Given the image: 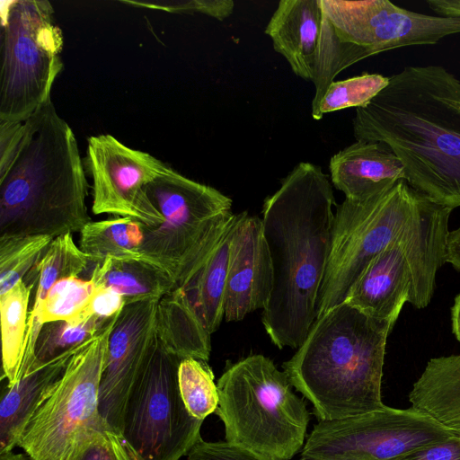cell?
Here are the masks:
<instances>
[{
  "label": "cell",
  "instance_id": "cell-29",
  "mask_svg": "<svg viewBox=\"0 0 460 460\" xmlns=\"http://www.w3.org/2000/svg\"><path fill=\"white\" fill-rule=\"evenodd\" d=\"M111 320L93 316L79 324H72L66 321L42 324L35 343L33 360L27 372L80 347L99 334Z\"/></svg>",
  "mask_w": 460,
  "mask_h": 460
},
{
  "label": "cell",
  "instance_id": "cell-16",
  "mask_svg": "<svg viewBox=\"0 0 460 460\" xmlns=\"http://www.w3.org/2000/svg\"><path fill=\"white\" fill-rule=\"evenodd\" d=\"M453 209L420 194L401 241L411 276L409 303L417 308L431 301L438 270L446 262L448 220Z\"/></svg>",
  "mask_w": 460,
  "mask_h": 460
},
{
  "label": "cell",
  "instance_id": "cell-20",
  "mask_svg": "<svg viewBox=\"0 0 460 460\" xmlns=\"http://www.w3.org/2000/svg\"><path fill=\"white\" fill-rule=\"evenodd\" d=\"M82 345L30 369L17 383L3 388L0 401V455L12 452L18 446L27 423L47 392Z\"/></svg>",
  "mask_w": 460,
  "mask_h": 460
},
{
  "label": "cell",
  "instance_id": "cell-10",
  "mask_svg": "<svg viewBox=\"0 0 460 460\" xmlns=\"http://www.w3.org/2000/svg\"><path fill=\"white\" fill-rule=\"evenodd\" d=\"M118 316L72 356L27 423L17 447L31 460H69L85 437L106 425L99 411V390Z\"/></svg>",
  "mask_w": 460,
  "mask_h": 460
},
{
  "label": "cell",
  "instance_id": "cell-37",
  "mask_svg": "<svg viewBox=\"0 0 460 460\" xmlns=\"http://www.w3.org/2000/svg\"><path fill=\"white\" fill-rule=\"evenodd\" d=\"M398 460H460V437L454 435L421 447Z\"/></svg>",
  "mask_w": 460,
  "mask_h": 460
},
{
  "label": "cell",
  "instance_id": "cell-6",
  "mask_svg": "<svg viewBox=\"0 0 460 460\" xmlns=\"http://www.w3.org/2000/svg\"><path fill=\"white\" fill-rule=\"evenodd\" d=\"M323 26L314 84L323 94L336 75L370 56L436 44L460 33V18L411 12L388 0H321Z\"/></svg>",
  "mask_w": 460,
  "mask_h": 460
},
{
  "label": "cell",
  "instance_id": "cell-1",
  "mask_svg": "<svg viewBox=\"0 0 460 460\" xmlns=\"http://www.w3.org/2000/svg\"><path fill=\"white\" fill-rule=\"evenodd\" d=\"M357 140L381 142L405 181L432 202L460 207V79L442 66H409L356 109Z\"/></svg>",
  "mask_w": 460,
  "mask_h": 460
},
{
  "label": "cell",
  "instance_id": "cell-13",
  "mask_svg": "<svg viewBox=\"0 0 460 460\" xmlns=\"http://www.w3.org/2000/svg\"><path fill=\"white\" fill-rule=\"evenodd\" d=\"M87 168L92 176L93 212L130 217L148 226L163 222L146 188L173 169L152 155L133 149L110 134L88 139Z\"/></svg>",
  "mask_w": 460,
  "mask_h": 460
},
{
  "label": "cell",
  "instance_id": "cell-14",
  "mask_svg": "<svg viewBox=\"0 0 460 460\" xmlns=\"http://www.w3.org/2000/svg\"><path fill=\"white\" fill-rule=\"evenodd\" d=\"M158 299L127 304L111 332L99 390V411L119 436L128 394L157 341Z\"/></svg>",
  "mask_w": 460,
  "mask_h": 460
},
{
  "label": "cell",
  "instance_id": "cell-38",
  "mask_svg": "<svg viewBox=\"0 0 460 460\" xmlns=\"http://www.w3.org/2000/svg\"><path fill=\"white\" fill-rule=\"evenodd\" d=\"M427 4L438 16L460 18V0H428Z\"/></svg>",
  "mask_w": 460,
  "mask_h": 460
},
{
  "label": "cell",
  "instance_id": "cell-23",
  "mask_svg": "<svg viewBox=\"0 0 460 460\" xmlns=\"http://www.w3.org/2000/svg\"><path fill=\"white\" fill-rule=\"evenodd\" d=\"M156 332L162 346L180 359H209L210 333L192 309L181 288L163 296L157 306Z\"/></svg>",
  "mask_w": 460,
  "mask_h": 460
},
{
  "label": "cell",
  "instance_id": "cell-28",
  "mask_svg": "<svg viewBox=\"0 0 460 460\" xmlns=\"http://www.w3.org/2000/svg\"><path fill=\"white\" fill-rule=\"evenodd\" d=\"M95 288L91 279L67 278L57 282L47 294L40 307L37 323L38 332L42 324L49 322L66 321L79 324L88 321L86 310Z\"/></svg>",
  "mask_w": 460,
  "mask_h": 460
},
{
  "label": "cell",
  "instance_id": "cell-40",
  "mask_svg": "<svg viewBox=\"0 0 460 460\" xmlns=\"http://www.w3.org/2000/svg\"><path fill=\"white\" fill-rule=\"evenodd\" d=\"M452 332L460 342V293L456 296L451 308Z\"/></svg>",
  "mask_w": 460,
  "mask_h": 460
},
{
  "label": "cell",
  "instance_id": "cell-18",
  "mask_svg": "<svg viewBox=\"0 0 460 460\" xmlns=\"http://www.w3.org/2000/svg\"><path fill=\"white\" fill-rule=\"evenodd\" d=\"M323 26L321 0H281L265 28L292 71L313 81Z\"/></svg>",
  "mask_w": 460,
  "mask_h": 460
},
{
  "label": "cell",
  "instance_id": "cell-5",
  "mask_svg": "<svg viewBox=\"0 0 460 460\" xmlns=\"http://www.w3.org/2000/svg\"><path fill=\"white\" fill-rule=\"evenodd\" d=\"M215 413L226 441L271 460H290L304 446L309 412L288 376L269 358L252 355L218 379Z\"/></svg>",
  "mask_w": 460,
  "mask_h": 460
},
{
  "label": "cell",
  "instance_id": "cell-2",
  "mask_svg": "<svg viewBox=\"0 0 460 460\" xmlns=\"http://www.w3.org/2000/svg\"><path fill=\"white\" fill-rule=\"evenodd\" d=\"M335 198L318 165L299 163L262 207L273 290L261 322L278 348L297 349L316 320L331 247Z\"/></svg>",
  "mask_w": 460,
  "mask_h": 460
},
{
  "label": "cell",
  "instance_id": "cell-24",
  "mask_svg": "<svg viewBox=\"0 0 460 460\" xmlns=\"http://www.w3.org/2000/svg\"><path fill=\"white\" fill-rule=\"evenodd\" d=\"M89 279L95 287L110 288L121 295L126 305L160 300L177 288L168 271L146 258L105 259L95 264Z\"/></svg>",
  "mask_w": 460,
  "mask_h": 460
},
{
  "label": "cell",
  "instance_id": "cell-11",
  "mask_svg": "<svg viewBox=\"0 0 460 460\" xmlns=\"http://www.w3.org/2000/svg\"><path fill=\"white\" fill-rule=\"evenodd\" d=\"M181 361L157 337L122 415L119 437L133 460H180L201 438L203 420L189 413L181 396Z\"/></svg>",
  "mask_w": 460,
  "mask_h": 460
},
{
  "label": "cell",
  "instance_id": "cell-30",
  "mask_svg": "<svg viewBox=\"0 0 460 460\" xmlns=\"http://www.w3.org/2000/svg\"><path fill=\"white\" fill-rule=\"evenodd\" d=\"M53 239L48 235L0 236V295L24 279Z\"/></svg>",
  "mask_w": 460,
  "mask_h": 460
},
{
  "label": "cell",
  "instance_id": "cell-19",
  "mask_svg": "<svg viewBox=\"0 0 460 460\" xmlns=\"http://www.w3.org/2000/svg\"><path fill=\"white\" fill-rule=\"evenodd\" d=\"M329 169L334 187L350 199H367L405 180L401 161L381 142L357 140L332 156Z\"/></svg>",
  "mask_w": 460,
  "mask_h": 460
},
{
  "label": "cell",
  "instance_id": "cell-34",
  "mask_svg": "<svg viewBox=\"0 0 460 460\" xmlns=\"http://www.w3.org/2000/svg\"><path fill=\"white\" fill-rule=\"evenodd\" d=\"M119 2L173 13H202L219 21L228 18L234 7L232 0H120Z\"/></svg>",
  "mask_w": 460,
  "mask_h": 460
},
{
  "label": "cell",
  "instance_id": "cell-15",
  "mask_svg": "<svg viewBox=\"0 0 460 460\" xmlns=\"http://www.w3.org/2000/svg\"><path fill=\"white\" fill-rule=\"evenodd\" d=\"M273 281L261 219L245 211L239 213L230 243L225 319L237 322L255 310H263L270 298Z\"/></svg>",
  "mask_w": 460,
  "mask_h": 460
},
{
  "label": "cell",
  "instance_id": "cell-26",
  "mask_svg": "<svg viewBox=\"0 0 460 460\" xmlns=\"http://www.w3.org/2000/svg\"><path fill=\"white\" fill-rule=\"evenodd\" d=\"M33 285L24 279L0 295L2 379L13 385L21 378L26 351L30 295Z\"/></svg>",
  "mask_w": 460,
  "mask_h": 460
},
{
  "label": "cell",
  "instance_id": "cell-39",
  "mask_svg": "<svg viewBox=\"0 0 460 460\" xmlns=\"http://www.w3.org/2000/svg\"><path fill=\"white\" fill-rule=\"evenodd\" d=\"M446 262L460 270V227L449 231L447 244Z\"/></svg>",
  "mask_w": 460,
  "mask_h": 460
},
{
  "label": "cell",
  "instance_id": "cell-36",
  "mask_svg": "<svg viewBox=\"0 0 460 460\" xmlns=\"http://www.w3.org/2000/svg\"><path fill=\"white\" fill-rule=\"evenodd\" d=\"M126 305L124 297L110 288L96 287L86 317L110 320L118 316Z\"/></svg>",
  "mask_w": 460,
  "mask_h": 460
},
{
  "label": "cell",
  "instance_id": "cell-27",
  "mask_svg": "<svg viewBox=\"0 0 460 460\" xmlns=\"http://www.w3.org/2000/svg\"><path fill=\"white\" fill-rule=\"evenodd\" d=\"M80 249L93 262L108 258H144V224L130 217L90 221L81 230Z\"/></svg>",
  "mask_w": 460,
  "mask_h": 460
},
{
  "label": "cell",
  "instance_id": "cell-17",
  "mask_svg": "<svg viewBox=\"0 0 460 460\" xmlns=\"http://www.w3.org/2000/svg\"><path fill=\"white\" fill-rule=\"evenodd\" d=\"M401 236L367 265L345 303L373 318L396 322L411 291V276Z\"/></svg>",
  "mask_w": 460,
  "mask_h": 460
},
{
  "label": "cell",
  "instance_id": "cell-22",
  "mask_svg": "<svg viewBox=\"0 0 460 460\" xmlns=\"http://www.w3.org/2000/svg\"><path fill=\"white\" fill-rule=\"evenodd\" d=\"M91 258L74 242L71 234H63L53 239L48 249L28 273L37 282V289L31 309L30 310L26 336V351L21 373V378L30 368L38 337L37 323L42 303L51 289L59 280L67 278H78L85 271Z\"/></svg>",
  "mask_w": 460,
  "mask_h": 460
},
{
  "label": "cell",
  "instance_id": "cell-4",
  "mask_svg": "<svg viewBox=\"0 0 460 460\" xmlns=\"http://www.w3.org/2000/svg\"><path fill=\"white\" fill-rule=\"evenodd\" d=\"M395 322L373 318L343 302L317 317L282 367L319 420L385 407L381 397L387 337Z\"/></svg>",
  "mask_w": 460,
  "mask_h": 460
},
{
  "label": "cell",
  "instance_id": "cell-32",
  "mask_svg": "<svg viewBox=\"0 0 460 460\" xmlns=\"http://www.w3.org/2000/svg\"><path fill=\"white\" fill-rule=\"evenodd\" d=\"M388 83L389 77L367 72L345 80L333 81L325 91L317 111L312 116L318 120L325 113L347 108L363 107Z\"/></svg>",
  "mask_w": 460,
  "mask_h": 460
},
{
  "label": "cell",
  "instance_id": "cell-12",
  "mask_svg": "<svg viewBox=\"0 0 460 460\" xmlns=\"http://www.w3.org/2000/svg\"><path fill=\"white\" fill-rule=\"evenodd\" d=\"M426 414L385 406L332 420H319L304 445L307 460H398L454 436Z\"/></svg>",
  "mask_w": 460,
  "mask_h": 460
},
{
  "label": "cell",
  "instance_id": "cell-9",
  "mask_svg": "<svg viewBox=\"0 0 460 460\" xmlns=\"http://www.w3.org/2000/svg\"><path fill=\"white\" fill-rule=\"evenodd\" d=\"M420 193L405 180L365 199L337 206L316 315L342 304L367 265L399 239L411 220ZM316 317V318H317Z\"/></svg>",
  "mask_w": 460,
  "mask_h": 460
},
{
  "label": "cell",
  "instance_id": "cell-25",
  "mask_svg": "<svg viewBox=\"0 0 460 460\" xmlns=\"http://www.w3.org/2000/svg\"><path fill=\"white\" fill-rule=\"evenodd\" d=\"M236 222L223 234L189 282L181 288L210 334L219 328L224 317L230 243Z\"/></svg>",
  "mask_w": 460,
  "mask_h": 460
},
{
  "label": "cell",
  "instance_id": "cell-8",
  "mask_svg": "<svg viewBox=\"0 0 460 460\" xmlns=\"http://www.w3.org/2000/svg\"><path fill=\"white\" fill-rule=\"evenodd\" d=\"M2 14L0 122H21L51 100L63 35L47 0H14Z\"/></svg>",
  "mask_w": 460,
  "mask_h": 460
},
{
  "label": "cell",
  "instance_id": "cell-35",
  "mask_svg": "<svg viewBox=\"0 0 460 460\" xmlns=\"http://www.w3.org/2000/svg\"><path fill=\"white\" fill-rule=\"evenodd\" d=\"M187 460H271L227 441L208 442L200 438Z\"/></svg>",
  "mask_w": 460,
  "mask_h": 460
},
{
  "label": "cell",
  "instance_id": "cell-41",
  "mask_svg": "<svg viewBox=\"0 0 460 460\" xmlns=\"http://www.w3.org/2000/svg\"><path fill=\"white\" fill-rule=\"evenodd\" d=\"M0 460H31L26 454H15L12 452L0 455Z\"/></svg>",
  "mask_w": 460,
  "mask_h": 460
},
{
  "label": "cell",
  "instance_id": "cell-42",
  "mask_svg": "<svg viewBox=\"0 0 460 460\" xmlns=\"http://www.w3.org/2000/svg\"><path fill=\"white\" fill-rule=\"evenodd\" d=\"M300 460H307V459H305V458H301Z\"/></svg>",
  "mask_w": 460,
  "mask_h": 460
},
{
  "label": "cell",
  "instance_id": "cell-21",
  "mask_svg": "<svg viewBox=\"0 0 460 460\" xmlns=\"http://www.w3.org/2000/svg\"><path fill=\"white\" fill-rule=\"evenodd\" d=\"M409 400L411 408L460 437V355L429 359Z\"/></svg>",
  "mask_w": 460,
  "mask_h": 460
},
{
  "label": "cell",
  "instance_id": "cell-31",
  "mask_svg": "<svg viewBox=\"0 0 460 460\" xmlns=\"http://www.w3.org/2000/svg\"><path fill=\"white\" fill-rule=\"evenodd\" d=\"M178 384L184 405L192 417L204 420L216 411L218 391L207 361L182 359L178 369Z\"/></svg>",
  "mask_w": 460,
  "mask_h": 460
},
{
  "label": "cell",
  "instance_id": "cell-33",
  "mask_svg": "<svg viewBox=\"0 0 460 460\" xmlns=\"http://www.w3.org/2000/svg\"><path fill=\"white\" fill-rule=\"evenodd\" d=\"M69 460H133L119 437L106 425L85 437Z\"/></svg>",
  "mask_w": 460,
  "mask_h": 460
},
{
  "label": "cell",
  "instance_id": "cell-3",
  "mask_svg": "<svg viewBox=\"0 0 460 460\" xmlns=\"http://www.w3.org/2000/svg\"><path fill=\"white\" fill-rule=\"evenodd\" d=\"M0 236H58L89 223L88 182L73 129L49 100L0 128Z\"/></svg>",
  "mask_w": 460,
  "mask_h": 460
},
{
  "label": "cell",
  "instance_id": "cell-7",
  "mask_svg": "<svg viewBox=\"0 0 460 460\" xmlns=\"http://www.w3.org/2000/svg\"><path fill=\"white\" fill-rule=\"evenodd\" d=\"M163 217L144 225L143 257L161 266L184 287L223 234L237 220L232 199L217 189L173 170L146 188Z\"/></svg>",
  "mask_w": 460,
  "mask_h": 460
}]
</instances>
